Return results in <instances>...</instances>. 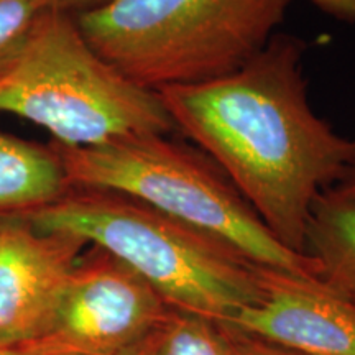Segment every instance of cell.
<instances>
[{
    "instance_id": "obj_1",
    "label": "cell",
    "mask_w": 355,
    "mask_h": 355,
    "mask_svg": "<svg viewBox=\"0 0 355 355\" xmlns=\"http://www.w3.org/2000/svg\"><path fill=\"white\" fill-rule=\"evenodd\" d=\"M306 50L301 38L277 33L227 78L158 91L176 132L214 159L266 229L298 254L314 202L355 158V140L311 105Z\"/></svg>"
},
{
    "instance_id": "obj_2",
    "label": "cell",
    "mask_w": 355,
    "mask_h": 355,
    "mask_svg": "<svg viewBox=\"0 0 355 355\" xmlns=\"http://www.w3.org/2000/svg\"><path fill=\"white\" fill-rule=\"evenodd\" d=\"M43 232L81 239L132 268L171 309L220 324L259 303V265L219 239L125 194L68 188L21 214Z\"/></svg>"
},
{
    "instance_id": "obj_3",
    "label": "cell",
    "mask_w": 355,
    "mask_h": 355,
    "mask_svg": "<svg viewBox=\"0 0 355 355\" xmlns=\"http://www.w3.org/2000/svg\"><path fill=\"white\" fill-rule=\"evenodd\" d=\"M293 0H107L74 20L107 63L158 92L227 78L263 50Z\"/></svg>"
},
{
    "instance_id": "obj_4",
    "label": "cell",
    "mask_w": 355,
    "mask_h": 355,
    "mask_svg": "<svg viewBox=\"0 0 355 355\" xmlns=\"http://www.w3.org/2000/svg\"><path fill=\"white\" fill-rule=\"evenodd\" d=\"M0 112L37 123L53 141L76 148L176 132L158 92L107 63L74 15L48 8L0 71Z\"/></svg>"
},
{
    "instance_id": "obj_5",
    "label": "cell",
    "mask_w": 355,
    "mask_h": 355,
    "mask_svg": "<svg viewBox=\"0 0 355 355\" xmlns=\"http://www.w3.org/2000/svg\"><path fill=\"white\" fill-rule=\"evenodd\" d=\"M50 145L61 159L69 188L125 194L219 239L252 263L318 278L314 260L283 245L198 146L157 133L83 148L56 141Z\"/></svg>"
},
{
    "instance_id": "obj_6",
    "label": "cell",
    "mask_w": 355,
    "mask_h": 355,
    "mask_svg": "<svg viewBox=\"0 0 355 355\" xmlns=\"http://www.w3.org/2000/svg\"><path fill=\"white\" fill-rule=\"evenodd\" d=\"M171 311L132 268L91 247L74 265L46 331L26 349L42 355H122Z\"/></svg>"
},
{
    "instance_id": "obj_7",
    "label": "cell",
    "mask_w": 355,
    "mask_h": 355,
    "mask_svg": "<svg viewBox=\"0 0 355 355\" xmlns=\"http://www.w3.org/2000/svg\"><path fill=\"white\" fill-rule=\"evenodd\" d=\"M86 247L21 214L0 216V347H30L43 336Z\"/></svg>"
},
{
    "instance_id": "obj_8",
    "label": "cell",
    "mask_w": 355,
    "mask_h": 355,
    "mask_svg": "<svg viewBox=\"0 0 355 355\" xmlns=\"http://www.w3.org/2000/svg\"><path fill=\"white\" fill-rule=\"evenodd\" d=\"M261 298L222 329L301 355H355V304L318 278L259 266Z\"/></svg>"
},
{
    "instance_id": "obj_9",
    "label": "cell",
    "mask_w": 355,
    "mask_h": 355,
    "mask_svg": "<svg viewBox=\"0 0 355 355\" xmlns=\"http://www.w3.org/2000/svg\"><path fill=\"white\" fill-rule=\"evenodd\" d=\"M68 188L51 145L0 133V216L32 212L56 201Z\"/></svg>"
},
{
    "instance_id": "obj_10",
    "label": "cell",
    "mask_w": 355,
    "mask_h": 355,
    "mask_svg": "<svg viewBox=\"0 0 355 355\" xmlns=\"http://www.w3.org/2000/svg\"><path fill=\"white\" fill-rule=\"evenodd\" d=\"M304 254L319 282L355 304V202L324 191L311 211Z\"/></svg>"
},
{
    "instance_id": "obj_11",
    "label": "cell",
    "mask_w": 355,
    "mask_h": 355,
    "mask_svg": "<svg viewBox=\"0 0 355 355\" xmlns=\"http://www.w3.org/2000/svg\"><path fill=\"white\" fill-rule=\"evenodd\" d=\"M132 355H232V347L219 324L173 309L132 349Z\"/></svg>"
},
{
    "instance_id": "obj_12",
    "label": "cell",
    "mask_w": 355,
    "mask_h": 355,
    "mask_svg": "<svg viewBox=\"0 0 355 355\" xmlns=\"http://www.w3.org/2000/svg\"><path fill=\"white\" fill-rule=\"evenodd\" d=\"M42 10L37 0H0V71L19 53Z\"/></svg>"
},
{
    "instance_id": "obj_13",
    "label": "cell",
    "mask_w": 355,
    "mask_h": 355,
    "mask_svg": "<svg viewBox=\"0 0 355 355\" xmlns=\"http://www.w3.org/2000/svg\"><path fill=\"white\" fill-rule=\"evenodd\" d=\"M225 334L229 336L232 355H301L291 352V350L277 347V345H272L268 343L252 339V337L235 334V332L230 331H225Z\"/></svg>"
},
{
    "instance_id": "obj_14",
    "label": "cell",
    "mask_w": 355,
    "mask_h": 355,
    "mask_svg": "<svg viewBox=\"0 0 355 355\" xmlns=\"http://www.w3.org/2000/svg\"><path fill=\"white\" fill-rule=\"evenodd\" d=\"M309 2L332 19L344 24H355V0H309Z\"/></svg>"
},
{
    "instance_id": "obj_15",
    "label": "cell",
    "mask_w": 355,
    "mask_h": 355,
    "mask_svg": "<svg viewBox=\"0 0 355 355\" xmlns=\"http://www.w3.org/2000/svg\"><path fill=\"white\" fill-rule=\"evenodd\" d=\"M37 2L42 8L76 15L79 12H86L94 7H99L104 2H107V0H37Z\"/></svg>"
},
{
    "instance_id": "obj_16",
    "label": "cell",
    "mask_w": 355,
    "mask_h": 355,
    "mask_svg": "<svg viewBox=\"0 0 355 355\" xmlns=\"http://www.w3.org/2000/svg\"><path fill=\"white\" fill-rule=\"evenodd\" d=\"M327 193L339 199H344V201L355 202V158L345 170L343 178L332 188L327 189Z\"/></svg>"
},
{
    "instance_id": "obj_17",
    "label": "cell",
    "mask_w": 355,
    "mask_h": 355,
    "mask_svg": "<svg viewBox=\"0 0 355 355\" xmlns=\"http://www.w3.org/2000/svg\"><path fill=\"white\" fill-rule=\"evenodd\" d=\"M0 355H42L37 350L26 347H0Z\"/></svg>"
},
{
    "instance_id": "obj_18",
    "label": "cell",
    "mask_w": 355,
    "mask_h": 355,
    "mask_svg": "<svg viewBox=\"0 0 355 355\" xmlns=\"http://www.w3.org/2000/svg\"><path fill=\"white\" fill-rule=\"evenodd\" d=\"M122 355H132V350H128V352H125V354H122Z\"/></svg>"
}]
</instances>
